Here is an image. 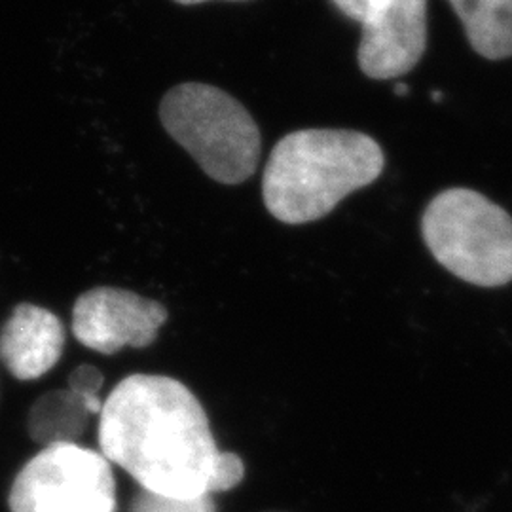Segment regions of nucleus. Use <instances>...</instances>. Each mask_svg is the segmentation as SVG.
<instances>
[{
  "instance_id": "f257e3e1",
  "label": "nucleus",
  "mask_w": 512,
  "mask_h": 512,
  "mask_svg": "<svg viewBox=\"0 0 512 512\" xmlns=\"http://www.w3.org/2000/svg\"><path fill=\"white\" fill-rule=\"evenodd\" d=\"M99 448L152 494H209L219 446L198 397L175 378L133 374L99 414Z\"/></svg>"
},
{
  "instance_id": "f03ea898",
  "label": "nucleus",
  "mask_w": 512,
  "mask_h": 512,
  "mask_svg": "<svg viewBox=\"0 0 512 512\" xmlns=\"http://www.w3.org/2000/svg\"><path fill=\"white\" fill-rule=\"evenodd\" d=\"M385 167L382 147L361 131L300 129L275 145L262 177L264 205L274 219L300 226L374 183Z\"/></svg>"
},
{
  "instance_id": "7ed1b4c3",
  "label": "nucleus",
  "mask_w": 512,
  "mask_h": 512,
  "mask_svg": "<svg viewBox=\"0 0 512 512\" xmlns=\"http://www.w3.org/2000/svg\"><path fill=\"white\" fill-rule=\"evenodd\" d=\"M160 120L213 181L241 184L255 175L260 129L230 93L202 82L179 84L165 93Z\"/></svg>"
},
{
  "instance_id": "20e7f679",
  "label": "nucleus",
  "mask_w": 512,
  "mask_h": 512,
  "mask_svg": "<svg viewBox=\"0 0 512 512\" xmlns=\"http://www.w3.org/2000/svg\"><path fill=\"white\" fill-rule=\"evenodd\" d=\"M421 236L440 266L476 287L512 281V217L484 194L448 188L421 219Z\"/></svg>"
},
{
  "instance_id": "39448f33",
  "label": "nucleus",
  "mask_w": 512,
  "mask_h": 512,
  "mask_svg": "<svg viewBox=\"0 0 512 512\" xmlns=\"http://www.w3.org/2000/svg\"><path fill=\"white\" fill-rule=\"evenodd\" d=\"M8 505L10 512H114L116 482L103 454L54 444L19 471Z\"/></svg>"
},
{
  "instance_id": "423d86ee",
  "label": "nucleus",
  "mask_w": 512,
  "mask_h": 512,
  "mask_svg": "<svg viewBox=\"0 0 512 512\" xmlns=\"http://www.w3.org/2000/svg\"><path fill=\"white\" fill-rule=\"evenodd\" d=\"M169 311L141 294L97 287L80 294L73 310L76 340L103 355L124 348H148L156 342Z\"/></svg>"
},
{
  "instance_id": "0eeeda50",
  "label": "nucleus",
  "mask_w": 512,
  "mask_h": 512,
  "mask_svg": "<svg viewBox=\"0 0 512 512\" xmlns=\"http://www.w3.org/2000/svg\"><path fill=\"white\" fill-rule=\"evenodd\" d=\"M427 50V0H380L363 23L357 52L361 71L374 80L410 73Z\"/></svg>"
},
{
  "instance_id": "6e6552de",
  "label": "nucleus",
  "mask_w": 512,
  "mask_h": 512,
  "mask_svg": "<svg viewBox=\"0 0 512 512\" xmlns=\"http://www.w3.org/2000/svg\"><path fill=\"white\" fill-rule=\"evenodd\" d=\"M65 349V327L50 310L19 304L0 330V359L23 382L50 372Z\"/></svg>"
},
{
  "instance_id": "1a4fd4ad",
  "label": "nucleus",
  "mask_w": 512,
  "mask_h": 512,
  "mask_svg": "<svg viewBox=\"0 0 512 512\" xmlns=\"http://www.w3.org/2000/svg\"><path fill=\"white\" fill-rule=\"evenodd\" d=\"M97 414H101V410L73 389H55L33 404L27 429L31 439L44 448L54 444H78L88 429L90 418Z\"/></svg>"
},
{
  "instance_id": "9d476101",
  "label": "nucleus",
  "mask_w": 512,
  "mask_h": 512,
  "mask_svg": "<svg viewBox=\"0 0 512 512\" xmlns=\"http://www.w3.org/2000/svg\"><path fill=\"white\" fill-rule=\"evenodd\" d=\"M476 54L499 61L512 57V0H448Z\"/></svg>"
},
{
  "instance_id": "9b49d317",
  "label": "nucleus",
  "mask_w": 512,
  "mask_h": 512,
  "mask_svg": "<svg viewBox=\"0 0 512 512\" xmlns=\"http://www.w3.org/2000/svg\"><path fill=\"white\" fill-rule=\"evenodd\" d=\"M129 512H217V505L213 495L181 499L143 490L133 497Z\"/></svg>"
},
{
  "instance_id": "f8f14e48",
  "label": "nucleus",
  "mask_w": 512,
  "mask_h": 512,
  "mask_svg": "<svg viewBox=\"0 0 512 512\" xmlns=\"http://www.w3.org/2000/svg\"><path fill=\"white\" fill-rule=\"evenodd\" d=\"M245 476V465L238 454L232 452H220L219 459L215 463V471L211 478L209 494H222L228 490H234Z\"/></svg>"
},
{
  "instance_id": "ddd939ff",
  "label": "nucleus",
  "mask_w": 512,
  "mask_h": 512,
  "mask_svg": "<svg viewBox=\"0 0 512 512\" xmlns=\"http://www.w3.org/2000/svg\"><path fill=\"white\" fill-rule=\"evenodd\" d=\"M103 382H105V378L99 368L92 365H80L78 368H74L69 376V389H73L74 393L84 397L88 403L103 410V401L99 397Z\"/></svg>"
},
{
  "instance_id": "4468645a",
  "label": "nucleus",
  "mask_w": 512,
  "mask_h": 512,
  "mask_svg": "<svg viewBox=\"0 0 512 512\" xmlns=\"http://www.w3.org/2000/svg\"><path fill=\"white\" fill-rule=\"evenodd\" d=\"M334 6L346 16V18L365 23L368 16L374 12L380 0H332Z\"/></svg>"
},
{
  "instance_id": "2eb2a0df",
  "label": "nucleus",
  "mask_w": 512,
  "mask_h": 512,
  "mask_svg": "<svg viewBox=\"0 0 512 512\" xmlns=\"http://www.w3.org/2000/svg\"><path fill=\"white\" fill-rule=\"evenodd\" d=\"M175 2L184 4V6H192V4H202V2H209V0H175Z\"/></svg>"
},
{
  "instance_id": "dca6fc26",
  "label": "nucleus",
  "mask_w": 512,
  "mask_h": 512,
  "mask_svg": "<svg viewBox=\"0 0 512 512\" xmlns=\"http://www.w3.org/2000/svg\"><path fill=\"white\" fill-rule=\"evenodd\" d=\"M395 92L404 95V93L408 92V90H406V86H397V88H395Z\"/></svg>"
}]
</instances>
